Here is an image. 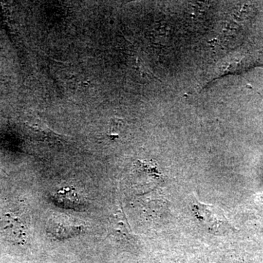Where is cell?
<instances>
[{
	"mask_svg": "<svg viewBox=\"0 0 263 263\" xmlns=\"http://www.w3.org/2000/svg\"><path fill=\"white\" fill-rule=\"evenodd\" d=\"M195 217L210 233L223 235L230 228V223L224 212L219 208L209 204L202 203L196 199L191 202Z\"/></svg>",
	"mask_w": 263,
	"mask_h": 263,
	"instance_id": "cell-1",
	"label": "cell"
},
{
	"mask_svg": "<svg viewBox=\"0 0 263 263\" xmlns=\"http://www.w3.org/2000/svg\"><path fill=\"white\" fill-rule=\"evenodd\" d=\"M110 233L117 239L129 240L134 239L135 235L130 229L124 214L118 211L111 217L109 224Z\"/></svg>",
	"mask_w": 263,
	"mask_h": 263,
	"instance_id": "cell-2",
	"label": "cell"
},
{
	"mask_svg": "<svg viewBox=\"0 0 263 263\" xmlns=\"http://www.w3.org/2000/svg\"><path fill=\"white\" fill-rule=\"evenodd\" d=\"M83 228L81 224H76L67 220L53 221L50 226L49 231L53 237L58 239H67L80 234Z\"/></svg>",
	"mask_w": 263,
	"mask_h": 263,
	"instance_id": "cell-3",
	"label": "cell"
},
{
	"mask_svg": "<svg viewBox=\"0 0 263 263\" xmlns=\"http://www.w3.org/2000/svg\"><path fill=\"white\" fill-rule=\"evenodd\" d=\"M1 228L5 236L10 240L23 243L26 239L25 228L16 218L10 216L4 218L1 221Z\"/></svg>",
	"mask_w": 263,
	"mask_h": 263,
	"instance_id": "cell-4",
	"label": "cell"
},
{
	"mask_svg": "<svg viewBox=\"0 0 263 263\" xmlns=\"http://www.w3.org/2000/svg\"><path fill=\"white\" fill-rule=\"evenodd\" d=\"M54 197L57 201L65 207H81L84 204L81 195L72 187H64L58 190Z\"/></svg>",
	"mask_w": 263,
	"mask_h": 263,
	"instance_id": "cell-5",
	"label": "cell"
}]
</instances>
